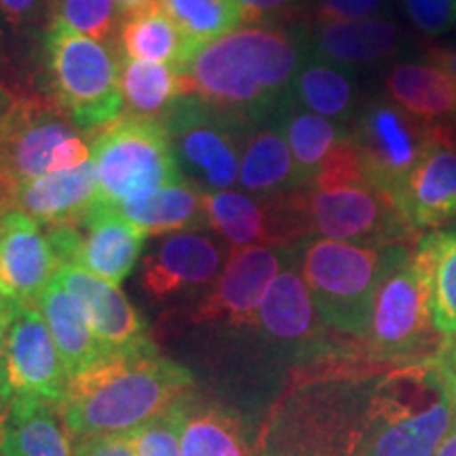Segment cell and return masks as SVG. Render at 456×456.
Masks as SVG:
<instances>
[{"label": "cell", "instance_id": "cell-4", "mask_svg": "<svg viewBox=\"0 0 456 456\" xmlns=\"http://www.w3.org/2000/svg\"><path fill=\"white\" fill-rule=\"evenodd\" d=\"M374 385L338 374L292 387L266 416L256 456H355Z\"/></svg>", "mask_w": 456, "mask_h": 456}, {"label": "cell", "instance_id": "cell-14", "mask_svg": "<svg viewBox=\"0 0 456 456\" xmlns=\"http://www.w3.org/2000/svg\"><path fill=\"white\" fill-rule=\"evenodd\" d=\"M208 226L232 248L294 245L309 237L298 191L254 197L241 191L205 192Z\"/></svg>", "mask_w": 456, "mask_h": 456}, {"label": "cell", "instance_id": "cell-30", "mask_svg": "<svg viewBox=\"0 0 456 456\" xmlns=\"http://www.w3.org/2000/svg\"><path fill=\"white\" fill-rule=\"evenodd\" d=\"M275 118L292 151L302 186H306L315 178L322 163L326 161L336 144L345 138L346 129L340 123L306 110L294 98L285 102Z\"/></svg>", "mask_w": 456, "mask_h": 456}, {"label": "cell", "instance_id": "cell-7", "mask_svg": "<svg viewBox=\"0 0 456 456\" xmlns=\"http://www.w3.org/2000/svg\"><path fill=\"white\" fill-rule=\"evenodd\" d=\"M89 161L91 146L57 104L9 102L0 110V214L11 209L17 186Z\"/></svg>", "mask_w": 456, "mask_h": 456}, {"label": "cell", "instance_id": "cell-8", "mask_svg": "<svg viewBox=\"0 0 456 456\" xmlns=\"http://www.w3.org/2000/svg\"><path fill=\"white\" fill-rule=\"evenodd\" d=\"M102 201L121 205L157 188L180 184L182 169L159 118L118 117L91 140Z\"/></svg>", "mask_w": 456, "mask_h": 456}, {"label": "cell", "instance_id": "cell-23", "mask_svg": "<svg viewBox=\"0 0 456 456\" xmlns=\"http://www.w3.org/2000/svg\"><path fill=\"white\" fill-rule=\"evenodd\" d=\"M98 178L94 163L55 171L17 186L11 209H20L45 228L78 224L98 203Z\"/></svg>", "mask_w": 456, "mask_h": 456}, {"label": "cell", "instance_id": "cell-9", "mask_svg": "<svg viewBox=\"0 0 456 456\" xmlns=\"http://www.w3.org/2000/svg\"><path fill=\"white\" fill-rule=\"evenodd\" d=\"M182 174L205 192L231 191L239 182L249 125L197 95H184L161 118Z\"/></svg>", "mask_w": 456, "mask_h": 456}, {"label": "cell", "instance_id": "cell-37", "mask_svg": "<svg viewBox=\"0 0 456 456\" xmlns=\"http://www.w3.org/2000/svg\"><path fill=\"white\" fill-rule=\"evenodd\" d=\"M53 17L68 28L106 43L117 26V0H53Z\"/></svg>", "mask_w": 456, "mask_h": 456}, {"label": "cell", "instance_id": "cell-11", "mask_svg": "<svg viewBox=\"0 0 456 456\" xmlns=\"http://www.w3.org/2000/svg\"><path fill=\"white\" fill-rule=\"evenodd\" d=\"M298 195L309 237L362 245H408L416 237L389 192L376 184L302 186Z\"/></svg>", "mask_w": 456, "mask_h": 456}, {"label": "cell", "instance_id": "cell-36", "mask_svg": "<svg viewBox=\"0 0 456 456\" xmlns=\"http://www.w3.org/2000/svg\"><path fill=\"white\" fill-rule=\"evenodd\" d=\"M191 395L192 393H188L174 406H169L165 412L131 433L135 456H182V429H184Z\"/></svg>", "mask_w": 456, "mask_h": 456}, {"label": "cell", "instance_id": "cell-27", "mask_svg": "<svg viewBox=\"0 0 456 456\" xmlns=\"http://www.w3.org/2000/svg\"><path fill=\"white\" fill-rule=\"evenodd\" d=\"M60 416L41 399H11L0 423V456H74Z\"/></svg>", "mask_w": 456, "mask_h": 456}, {"label": "cell", "instance_id": "cell-25", "mask_svg": "<svg viewBox=\"0 0 456 456\" xmlns=\"http://www.w3.org/2000/svg\"><path fill=\"white\" fill-rule=\"evenodd\" d=\"M237 184L254 197H277L302 188L292 151L275 117L249 131Z\"/></svg>", "mask_w": 456, "mask_h": 456}, {"label": "cell", "instance_id": "cell-39", "mask_svg": "<svg viewBox=\"0 0 456 456\" xmlns=\"http://www.w3.org/2000/svg\"><path fill=\"white\" fill-rule=\"evenodd\" d=\"M385 0H317L313 17L315 24L322 21H353L379 17Z\"/></svg>", "mask_w": 456, "mask_h": 456}, {"label": "cell", "instance_id": "cell-5", "mask_svg": "<svg viewBox=\"0 0 456 456\" xmlns=\"http://www.w3.org/2000/svg\"><path fill=\"white\" fill-rule=\"evenodd\" d=\"M403 243L362 245L306 237L296 243V260L319 315L336 332L366 338L376 292L383 279L408 260Z\"/></svg>", "mask_w": 456, "mask_h": 456}, {"label": "cell", "instance_id": "cell-35", "mask_svg": "<svg viewBox=\"0 0 456 456\" xmlns=\"http://www.w3.org/2000/svg\"><path fill=\"white\" fill-rule=\"evenodd\" d=\"M161 9L195 49L245 24L237 0H161Z\"/></svg>", "mask_w": 456, "mask_h": 456}, {"label": "cell", "instance_id": "cell-48", "mask_svg": "<svg viewBox=\"0 0 456 456\" xmlns=\"http://www.w3.org/2000/svg\"><path fill=\"white\" fill-rule=\"evenodd\" d=\"M4 106V95H3V91H0V108Z\"/></svg>", "mask_w": 456, "mask_h": 456}, {"label": "cell", "instance_id": "cell-47", "mask_svg": "<svg viewBox=\"0 0 456 456\" xmlns=\"http://www.w3.org/2000/svg\"><path fill=\"white\" fill-rule=\"evenodd\" d=\"M444 363H446L450 387H452V395H454V403H456V342L452 345V349H450L448 355L444 357Z\"/></svg>", "mask_w": 456, "mask_h": 456}, {"label": "cell", "instance_id": "cell-18", "mask_svg": "<svg viewBox=\"0 0 456 456\" xmlns=\"http://www.w3.org/2000/svg\"><path fill=\"white\" fill-rule=\"evenodd\" d=\"M61 269L47 232L20 209L0 214V298L37 306Z\"/></svg>", "mask_w": 456, "mask_h": 456}, {"label": "cell", "instance_id": "cell-12", "mask_svg": "<svg viewBox=\"0 0 456 456\" xmlns=\"http://www.w3.org/2000/svg\"><path fill=\"white\" fill-rule=\"evenodd\" d=\"M433 127L389 98H374L357 112L349 135L374 184L393 195L423 159Z\"/></svg>", "mask_w": 456, "mask_h": 456}, {"label": "cell", "instance_id": "cell-29", "mask_svg": "<svg viewBox=\"0 0 456 456\" xmlns=\"http://www.w3.org/2000/svg\"><path fill=\"white\" fill-rule=\"evenodd\" d=\"M118 38H121V57L169 66L178 74L191 70L199 51L186 41L161 4L123 17Z\"/></svg>", "mask_w": 456, "mask_h": 456}, {"label": "cell", "instance_id": "cell-21", "mask_svg": "<svg viewBox=\"0 0 456 456\" xmlns=\"http://www.w3.org/2000/svg\"><path fill=\"white\" fill-rule=\"evenodd\" d=\"M306 53L338 68L374 66L402 51L403 37L395 21L368 17L353 21H322L305 32Z\"/></svg>", "mask_w": 456, "mask_h": 456}, {"label": "cell", "instance_id": "cell-38", "mask_svg": "<svg viewBox=\"0 0 456 456\" xmlns=\"http://www.w3.org/2000/svg\"><path fill=\"white\" fill-rule=\"evenodd\" d=\"M408 20L427 37H442L456 28V0H403Z\"/></svg>", "mask_w": 456, "mask_h": 456}, {"label": "cell", "instance_id": "cell-16", "mask_svg": "<svg viewBox=\"0 0 456 456\" xmlns=\"http://www.w3.org/2000/svg\"><path fill=\"white\" fill-rule=\"evenodd\" d=\"M456 127L436 125L423 159L393 192L414 231H440L456 222Z\"/></svg>", "mask_w": 456, "mask_h": 456}, {"label": "cell", "instance_id": "cell-3", "mask_svg": "<svg viewBox=\"0 0 456 456\" xmlns=\"http://www.w3.org/2000/svg\"><path fill=\"white\" fill-rule=\"evenodd\" d=\"M454 419L444 357L399 366L376 380L355 456H436Z\"/></svg>", "mask_w": 456, "mask_h": 456}, {"label": "cell", "instance_id": "cell-6", "mask_svg": "<svg viewBox=\"0 0 456 456\" xmlns=\"http://www.w3.org/2000/svg\"><path fill=\"white\" fill-rule=\"evenodd\" d=\"M45 53L57 108L74 127L94 131L117 121L123 108L121 64L104 43L53 17Z\"/></svg>", "mask_w": 456, "mask_h": 456}, {"label": "cell", "instance_id": "cell-33", "mask_svg": "<svg viewBox=\"0 0 456 456\" xmlns=\"http://www.w3.org/2000/svg\"><path fill=\"white\" fill-rule=\"evenodd\" d=\"M121 87L123 102L131 117L161 118L184 95H191L184 74L171 70L169 66L135 61L121 57Z\"/></svg>", "mask_w": 456, "mask_h": 456}, {"label": "cell", "instance_id": "cell-41", "mask_svg": "<svg viewBox=\"0 0 456 456\" xmlns=\"http://www.w3.org/2000/svg\"><path fill=\"white\" fill-rule=\"evenodd\" d=\"M245 24H260L292 13L296 0H237Z\"/></svg>", "mask_w": 456, "mask_h": 456}, {"label": "cell", "instance_id": "cell-24", "mask_svg": "<svg viewBox=\"0 0 456 456\" xmlns=\"http://www.w3.org/2000/svg\"><path fill=\"white\" fill-rule=\"evenodd\" d=\"M387 98L429 125H456V78L433 57L399 61L385 74Z\"/></svg>", "mask_w": 456, "mask_h": 456}, {"label": "cell", "instance_id": "cell-45", "mask_svg": "<svg viewBox=\"0 0 456 456\" xmlns=\"http://www.w3.org/2000/svg\"><path fill=\"white\" fill-rule=\"evenodd\" d=\"M117 4H118V11H121V17H127V15L140 13V11L159 7L161 0H117Z\"/></svg>", "mask_w": 456, "mask_h": 456}, {"label": "cell", "instance_id": "cell-19", "mask_svg": "<svg viewBox=\"0 0 456 456\" xmlns=\"http://www.w3.org/2000/svg\"><path fill=\"white\" fill-rule=\"evenodd\" d=\"M77 228L78 241L72 266L112 285H121L140 258L146 232L125 218L118 205L102 199H98Z\"/></svg>", "mask_w": 456, "mask_h": 456}, {"label": "cell", "instance_id": "cell-10", "mask_svg": "<svg viewBox=\"0 0 456 456\" xmlns=\"http://www.w3.org/2000/svg\"><path fill=\"white\" fill-rule=\"evenodd\" d=\"M368 346L372 355L423 362L440 351V332L433 323L429 275L414 258L397 265L383 279L376 292L368 328Z\"/></svg>", "mask_w": 456, "mask_h": 456}, {"label": "cell", "instance_id": "cell-2", "mask_svg": "<svg viewBox=\"0 0 456 456\" xmlns=\"http://www.w3.org/2000/svg\"><path fill=\"white\" fill-rule=\"evenodd\" d=\"M184 366L152 355L110 357L74 376L61 403L70 440L134 433L192 391Z\"/></svg>", "mask_w": 456, "mask_h": 456}, {"label": "cell", "instance_id": "cell-46", "mask_svg": "<svg viewBox=\"0 0 456 456\" xmlns=\"http://www.w3.org/2000/svg\"><path fill=\"white\" fill-rule=\"evenodd\" d=\"M436 456H456V419L452 427H450L448 436L444 437L440 450H437Z\"/></svg>", "mask_w": 456, "mask_h": 456}, {"label": "cell", "instance_id": "cell-43", "mask_svg": "<svg viewBox=\"0 0 456 456\" xmlns=\"http://www.w3.org/2000/svg\"><path fill=\"white\" fill-rule=\"evenodd\" d=\"M11 317H13V306L7 300L0 298V423H3V416L11 403L7 389V334Z\"/></svg>", "mask_w": 456, "mask_h": 456}, {"label": "cell", "instance_id": "cell-1", "mask_svg": "<svg viewBox=\"0 0 456 456\" xmlns=\"http://www.w3.org/2000/svg\"><path fill=\"white\" fill-rule=\"evenodd\" d=\"M306 57L305 34L248 26L203 45L184 77L191 95L258 125L292 98Z\"/></svg>", "mask_w": 456, "mask_h": 456}, {"label": "cell", "instance_id": "cell-28", "mask_svg": "<svg viewBox=\"0 0 456 456\" xmlns=\"http://www.w3.org/2000/svg\"><path fill=\"white\" fill-rule=\"evenodd\" d=\"M118 209L146 235H175L208 228L205 191L191 180L129 199Z\"/></svg>", "mask_w": 456, "mask_h": 456}, {"label": "cell", "instance_id": "cell-15", "mask_svg": "<svg viewBox=\"0 0 456 456\" xmlns=\"http://www.w3.org/2000/svg\"><path fill=\"white\" fill-rule=\"evenodd\" d=\"M68 379L60 351L37 306H13L7 334V389L11 399H41L60 408Z\"/></svg>", "mask_w": 456, "mask_h": 456}, {"label": "cell", "instance_id": "cell-34", "mask_svg": "<svg viewBox=\"0 0 456 456\" xmlns=\"http://www.w3.org/2000/svg\"><path fill=\"white\" fill-rule=\"evenodd\" d=\"M292 98L319 117L334 123H346L355 108L357 94L355 83L345 68L309 57L296 77Z\"/></svg>", "mask_w": 456, "mask_h": 456}, {"label": "cell", "instance_id": "cell-17", "mask_svg": "<svg viewBox=\"0 0 456 456\" xmlns=\"http://www.w3.org/2000/svg\"><path fill=\"white\" fill-rule=\"evenodd\" d=\"M55 279L81 305L91 330L104 345L108 355L134 357L157 353L146 322L125 298L118 285L108 283L78 266H61Z\"/></svg>", "mask_w": 456, "mask_h": 456}, {"label": "cell", "instance_id": "cell-20", "mask_svg": "<svg viewBox=\"0 0 456 456\" xmlns=\"http://www.w3.org/2000/svg\"><path fill=\"white\" fill-rule=\"evenodd\" d=\"M222 248L203 232H175L148 256L142 285L155 298H167L214 283L222 273Z\"/></svg>", "mask_w": 456, "mask_h": 456}, {"label": "cell", "instance_id": "cell-13", "mask_svg": "<svg viewBox=\"0 0 456 456\" xmlns=\"http://www.w3.org/2000/svg\"><path fill=\"white\" fill-rule=\"evenodd\" d=\"M292 262H296V243L232 248L224 269L199 302L192 319L197 323L252 326L271 283Z\"/></svg>", "mask_w": 456, "mask_h": 456}, {"label": "cell", "instance_id": "cell-26", "mask_svg": "<svg viewBox=\"0 0 456 456\" xmlns=\"http://www.w3.org/2000/svg\"><path fill=\"white\" fill-rule=\"evenodd\" d=\"M38 309L53 336L68 379H74L110 359L104 345L91 330L81 305L55 277L38 300Z\"/></svg>", "mask_w": 456, "mask_h": 456}, {"label": "cell", "instance_id": "cell-31", "mask_svg": "<svg viewBox=\"0 0 456 456\" xmlns=\"http://www.w3.org/2000/svg\"><path fill=\"white\" fill-rule=\"evenodd\" d=\"M182 456H254L239 416L224 406L188 397Z\"/></svg>", "mask_w": 456, "mask_h": 456}, {"label": "cell", "instance_id": "cell-32", "mask_svg": "<svg viewBox=\"0 0 456 456\" xmlns=\"http://www.w3.org/2000/svg\"><path fill=\"white\" fill-rule=\"evenodd\" d=\"M414 258L429 275L431 313L437 332L456 336V224L420 237Z\"/></svg>", "mask_w": 456, "mask_h": 456}, {"label": "cell", "instance_id": "cell-22", "mask_svg": "<svg viewBox=\"0 0 456 456\" xmlns=\"http://www.w3.org/2000/svg\"><path fill=\"white\" fill-rule=\"evenodd\" d=\"M294 265V262H292ZM289 265L275 277L256 311L254 323L266 338L292 349L319 346L326 322L319 315L302 273Z\"/></svg>", "mask_w": 456, "mask_h": 456}, {"label": "cell", "instance_id": "cell-42", "mask_svg": "<svg viewBox=\"0 0 456 456\" xmlns=\"http://www.w3.org/2000/svg\"><path fill=\"white\" fill-rule=\"evenodd\" d=\"M47 3L49 0H0V17L15 28L30 26L45 13Z\"/></svg>", "mask_w": 456, "mask_h": 456}, {"label": "cell", "instance_id": "cell-40", "mask_svg": "<svg viewBox=\"0 0 456 456\" xmlns=\"http://www.w3.org/2000/svg\"><path fill=\"white\" fill-rule=\"evenodd\" d=\"M74 456H135L134 436H100L72 440Z\"/></svg>", "mask_w": 456, "mask_h": 456}, {"label": "cell", "instance_id": "cell-44", "mask_svg": "<svg viewBox=\"0 0 456 456\" xmlns=\"http://www.w3.org/2000/svg\"><path fill=\"white\" fill-rule=\"evenodd\" d=\"M429 57H433V60H436L437 64H442L456 78V45H454V47L431 49L429 51Z\"/></svg>", "mask_w": 456, "mask_h": 456}]
</instances>
